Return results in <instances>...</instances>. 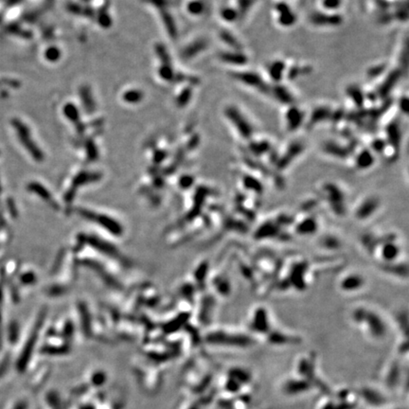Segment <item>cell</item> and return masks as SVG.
<instances>
[{
    "mask_svg": "<svg viewBox=\"0 0 409 409\" xmlns=\"http://www.w3.org/2000/svg\"><path fill=\"white\" fill-rule=\"evenodd\" d=\"M310 22L319 28H335L341 26L344 18L339 12H328L316 11L310 14Z\"/></svg>",
    "mask_w": 409,
    "mask_h": 409,
    "instance_id": "obj_10",
    "label": "cell"
},
{
    "mask_svg": "<svg viewBox=\"0 0 409 409\" xmlns=\"http://www.w3.org/2000/svg\"><path fill=\"white\" fill-rule=\"evenodd\" d=\"M249 334L253 336L260 335L266 337L273 331V323L269 311L264 306H257L250 314L248 318Z\"/></svg>",
    "mask_w": 409,
    "mask_h": 409,
    "instance_id": "obj_5",
    "label": "cell"
},
{
    "mask_svg": "<svg viewBox=\"0 0 409 409\" xmlns=\"http://www.w3.org/2000/svg\"><path fill=\"white\" fill-rule=\"evenodd\" d=\"M231 77L235 81L241 82L242 84L246 85V87L259 90L260 92L268 94L270 84L265 82L262 76L253 71H247L245 69L235 70L230 72Z\"/></svg>",
    "mask_w": 409,
    "mask_h": 409,
    "instance_id": "obj_7",
    "label": "cell"
},
{
    "mask_svg": "<svg viewBox=\"0 0 409 409\" xmlns=\"http://www.w3.org/2000/svg\"><path fill=\"white\" fill-rule=\"evenodd\" d=\"M309 272V264L306 260L296 261L293 264L292 268L289 271V278H287V282L291 284L292 287H296L295 289L304 291L307 287L306 277Z\"/></svg>",
    "mask_w": 409,
    "mask_h": 409,
    "instance_id": "obj_11",
    "label": "cell"
},
{
    "mask_svg": "<svg viewBox=\"0 0 409 409\" xmlns=\"http://www.w3.org/2000/svg\"><path fill=\"white\" fill-rule=\"evenodd\" d=\"M288 64L282 59L273 60L267 65L266 73L273 83H281L286 78Z\"/></svg>",
    "mask_w": 409,
    "mask_h": 409,
    "instance_id": "obj_18",
    "label": "cell"
},
{
    "mask_svg": "<svg viewBox=\"0 0 409 409\" xmlns=\"http://www.w3.org/2000/svg\"><path fill=\"white\" fill-rule=\"evenodd\" d=\"M221 39L224 44H226L230 49H243L240 41L237 39V37L232 35L229 32L223 31L221 33Z\"/></svg>",
    "mask_w": 409,
    "mask_h": 409,
    "instance_id": "obj_30",
    "label": "cell"
},
{
    "mask_svg": "<svg viewBox=\"0 0 409 409\" xmlns=\"http://www.w3.org/2000/svg\"><path fill=\"white\" fill-rule=\"evenodd\" d=\"M322 149H323V152L333 157L345 158L349 155V150L345 146L341 145L340 143H337L335 141L325 142Z\"/></svg>",
    "mask_w": 409,
    "mask_h": 409,
    "instance_id": "obj_22",
    "label": "cell"
},
{
    "mask_svg": "<svg viewBox=\"0 0 409 409\" xmlns=\"http://www.w3.org/2000/svg\"><path fill=\"white\" fill-rule=\"evenodd\" d=\"M319 229V221L315 215L304 216L299 220H295L294 230L297 236H313L318 232Z\"/></svg>",
    "mask_w": 409,
    "mask_h": 409,
    "instance_id": "obj_13",
    "label": "cell"
},
{
    "mask_svg": "<svg viewBox=\"0 0 409 409\" xmlns=\"http://www.w3.org/2000/svg\"><path fill=\"white\" fill-rule=\"evenodd\" d=\"M248 149L253 154L257 156H261L264 153L268 152L271 149V143L267 140H259L254 141L253 139L248 141Z\"/></svg>",
    "mask_w": 409,
    "mask_h": 409,
    "instance_id": "obj_25",
    "label": "cell"
},
{
    "mask_svg": "<svg viewBox=\"0 0 409 409\" xmlns=\"http://www.w3.org/2000/svg\"><path fill=\"white\" fill-rule=\"evenodd\" d=\"M304 146L301 142H297L295 141L291 143L286 151L284 152V154L280 157V160L278 161V167H280V169H285L287 167V165L292 162L293 158H297L301 152H303Z\"/></svg>",
    "mask_w": 409,
    "mask_h": 409,
    "instance_id": "obj_21",
    "label": "cell"
},
{
    "mask_svg": "<svg viewBox=\"0 0 409 409\" xmlns=\"http://www.w3.org/2000/svg\"><path fill=\"white\" fill-rule=\"evenodd\" d=\"M343 5V0H320V10L328 12H339Z\"/></svg>",
    "mask_w": 409,
    "mask_h": 409,
    "instance_id": "obj_29",
    "label": "cell"
},
{
    "mask_svg": "<svg viewBox=\"0 0 409 409\" xmlns=\"http://www.w3.org/2000/svg\"><path fill=\"white\" fill-rule=\"evenodd\" d=\"M223 116L241 140L249 141L254 138L255 126L239 106L236 105L225 106Z\"/></svg>",
    "mask_w": 409,
    "mask_h": 409,
    "instance_id": "obj_3",
    "label": "cell"
},
{
    "mask_svg": "<svg viewBox=\"0 0 409 409\" xmlns=\"http://www.w3.org/2000/svg\"><path fill=\"white\" fill-rule=\"evenodd\" d=\"M350 320L355 327L373 341L380 342L388 335V324L386 318L373 308L359 305L354 307L350 314Z\"/></svg>",
    "mask_w": 409,
    "mask_h": 409,
    "instance_id": "obj_1",
    "label": "cell"
},
{
    "mask_svg": "<svg viewBox=\"0 0 409 409\" xmlns=\"http://www.w3.org/2000/svg\"><path fill=\"white\" fill-rule=\"evenodd\" d=\"M274 11L276 13V21L281 28H292L297 22V13L293 11L291 6L284 1L276 3Z\"/></svg>",
    "mask_w": 409,
    "mask_h": 409,
    "instance_id": "obj_12",
    "label": "cell"
},
{
    "mask_svg": "<svg viewBox=\"0 0 409 409\" xmlns=\"http://www.w3.org/2000/svg\"><path fill=\"white\" fill-rule=\"evenodd\" d=\"M318 246L322 249L335 251L342 247V241L338 236L335 234H325L319 238Z\"/></svg>",
    "mask_w": 409,
    "mask_h": 409,
    "instance_id": "obj_23",
    "label": "cell"
},
{
    "mask_svg": "<svg viewBox=\"0 0 409 409\" xmlns=\"http://www.w3.org/2000/svg\"><path fill=\"white\" fill-rule=\"evenodd\" d=\"M332 109L328 106H319L316 107L313 111L310 118L308 119V123L311 126H316L317 124L323 122V120H327L332 116Z\"/></svg>",
    "mask_w": 409,
    "mask_h": 409,
    "instance_id": "obj_24",
    "label": "cell"
},
{
    "mask_svg": "<svg viewBox=\"0 0 409 409\" xmlns=\"http://www.w3.org/2000/svg\"><path fill=\"white\" fill-rule=\"evenodd\" d=\"M381 206L382 202L379 196L375 194L366 195L355 205L353 209V216L360 222L369 221L378 213Z\"/></svg>",
    "mask_w": 409,
    "mask_h": 409,
    "instance_id": "obj_6",
    "label": "cell"
},
{
    "mask_svg": "<svg viewBox=\"0 0 409 409\" xmlns=\"http://www.w3.org/2000/svg\"><path fill=\"white\" fill-rule=\"evenodd\" d=\"M205 10H206V5L201 0L191 1L187 5V11L190 12L191 14H194V15L202 14L203 12H205Z\"/></svg>",
    "mask_w": 409,
    "mask_h": 409,
    "instance_id": "obj_31",
    "label": "cell"
},
{
    "mask_svg": "<svg viewBox=\"0 0 409 409\" xmlns=\"http://www.w3.org/2000/svg\"><path fill=\"white\" fill-rule=\"evenodd\" d=\"M318 193L333 214L341 218L346 216L348 211V196L341 185L336 182L326 181L320 185Z\"/></svg>",
    "mask_w": 409,
    "mask_h": 409,
    "instance_id": "obj_2",
    "label": "cell"
},
{
    "mask_svg": "<svg viewBox=\"0 0 409 409\" xmlns=\"http://www.w3.org/2000/svg\"><path fill=\"white\" fill-rule=\"evenodd\" d=\"M384 71H385V66H383V65H377L376 67L372 68V69L369 71V75H370V77H372L374 72H376V73L374 74L373 77V78H376V77H378V75H381V74L384 72Z\"/></svg>",
    "mask_w": 409,
    "mask_h": 409,
    "instance_id": "obj_32",
    "label": "cell"
},
{
    "mask_svg": "<svg viewBox=\"0 0 409 409\" xmlns=\"http://www.w3.org/2000/svg\"><path fill=\"white\" fill-rule=\"evenodd\" d=\"M347 96L350 98L351 102L358 107L363 106L366 99V95L363 92L362 89L357 85L349 86L347 88Z\"/></svg>",
    "mask_w": 409,
    "mask_h": 409,
    "instance_id": "obj_28",
    "label": "cell"
},
{
    "mask_svg": "<svg viewBox=\"0 0 409 409\" xmlns=\"http://www.w3.org/2000/svg\"><path fill=\"white\" fill-rule=\"evenodd\" d=\"M242 185L245 188L248 190H252L255 193H261L262 192V184L258 179L257 177L251 176V175H245L242 176Z\"/></svg>",
    "mask_w": 409,
    "mask_h": 409,
    "instance_id": "obj_26",
    "label": "cell"
},
{
    "mask_svg": "<svg viewBox=\"0 0 409 409\" xmlns=\"http://www.w3.org/2000/svg\"><path fill=\"white\" fill-rule=\"evenodd\" d=\"M214 342L239 350L253 347L256 344V337L251 334L239 331H219L214 335Z\"/></svg>",
    "mask_w": 409,
    "mask_h": 409,
    "instance_id": "obj_4",
    "label": "cell"
},
{
    "mask_svg": "<svg viewBox=\"0 0 409 409\" xmlns=\"http://www.w3.org/2000/svg\"><path fill=\"white\" fill-rule=\"evenodd\" d=\"M221 18L224 22L228 24H233L237 22L240 17L242 16L239 10L235 6H226L223 7L220 11Z\"/></svg>",
    "mask_w": 409,
    "mask_h": 409,
    "instance_id": "obj_27",
    "label": "cell"
},
{
    "mask_svg": "<svg viewBox=\"0 0 409 409\" xmlns=\"http://www.w3.org/2000/svg\"><path fill=\"white\" fill-rule=\"evenodd\" d=\"M277 103L282 106H289L295 105V96L291 90L282 83H273L270 85L268 94Z\"/></svg>",
    "mask_w": 409,
    "mask_h": 409,
    "instance_id": "obj_16",
    "label": "cell"
},
{
    "mask_svg": "<svg viewBox=\"0 0 409 409\" xmlns=\"http://www.w3.org/2000/svg\"><path fill=\"white\" fill-rule=\"evenodd\" d=\"M312 386L303 381V379L299 378H287L283 381L281 385V391L286 396H298V395H304V393H307L311 390Z\"/></svg>",
    "mask_w": 409,
    "mask_h": 409,
    "instance_id": "obj_15",
    "label": "cell"
},
{
    "mask_svg": "<svg viewBox=\"0 0 409 409\" xmlns=\"http://www.w3.org/2000/svg\"><path fill=\"white\" fill-rule=\"evenodd\" d=\"M220 60L236 70H241L249 64V57L243 49H228L220 54Z\"/></svg>",
    "mask_w": 409,
    "mask_h": 409,
    "instance_id": "obj_14",
    "label": "cell"
},
{
    "mask_svg": "<svg viewBox=\"0 0 409 409\" xmlns=\"http://www.w3.org/2000/svg\"><path fill=\"white\" fill-rule=\"evenodd\" d=\"M367 285L365 275L358 271H349L343 274L337 281L338 289L344 294H355L362 291Z\"/></svg>",
    "mask_w": 409,
    "mask_h": 409,
    "instance_id": "obj_8",
    "label": "cell"
},
{
    "mask_svg": "<svg viewBox=\"0 0 409 409\" xmlns=\"http://www.w3.org/2000/svg\"><path fill=\"white\" fill-rule=\"evenodd\" d=\"M270 344L275 346H287L295 345L299 342V338L289 333H284L281 330H274L265 337Z\"/></svg>",
    "mask_w": 409,
    "mask_h": 409,
    "instance_id": "obj_20",
    "label": "cell"
},
{
    "mask_svg": "<svg viewBox=\"0 0 409 409\" xmlns=\"http://www.w3.org/2000/svg\"><path fill=\"white\" fill-rule=\"evenodd\" d=\"M281 228H282V225L277 218L276 219H270L267 221H264L258 227L257 230L255 232V238L257 240L274 239V238L280 236Z\"/></svg>",
    "mask_w": 409,
    "mask_h": 409,
    "instance_id": "obj_17",
    "label": "cell"
},
{
    "mask_svg": "<svg viewBox=\"0 0 409 409\" xmlns=\"http://www.w3.org/2000/svg\"><path fill=\"white\" fill-rule=\"evenodd\" d=\"M376 162V155L370 148H362L355 153L353 164L358 171L365 172L373 167Z\"/></svg>",
    "mask_w": 409,
    "mask_h": 409,
    "instance_id": "obj_19",
    "label": "cell"
},
{
    "mask_svg": "<svg viewBox=\"0 0 409 409\" xmlns=\"http://www.w3.org/2000/svg\"><path fill=\"white\" fill-rule=\"evenodd\" d=\"M306 120V113L301 107L297 105L286 106L284 112V123L286 130L290 133H295L303 126Z\"/></svg>",
    "mask_w": 409,
    "mask_h": 409,
    "instance_id": "obj_9",
    "label": "cell"
}]
</instances>
